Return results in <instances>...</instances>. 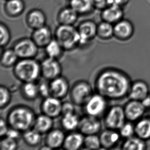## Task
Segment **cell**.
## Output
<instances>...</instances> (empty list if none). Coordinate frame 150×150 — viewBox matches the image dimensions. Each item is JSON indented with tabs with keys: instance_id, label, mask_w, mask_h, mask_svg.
I'll return each mask as SVG.
<instances>
[{
	"instance_id": "6da1fadb",
	"label": "cell",
	"mask_w": 150,
	"mask_h": 150,
	"mask_svg": "<svg viewBox=\"0 0 150 150\" xmlns=\"http://www.w3.org/2000/svg\"><path fill=\"white\" fill-rule=\"evenodd\" d=\"M131 85L130 78L126 73L111 68L103 69L95 80L96 91L107 100L125 98L129 94Z\"/></svg>"
},
{
	"instance_id": "7a4b0ae2",
	"label": "cell",
	"mask_w": 150,
	"mask_h": 150,
	"mask_svg": "<svg viewBox=\"0 0 150 150\" xmlns=\"http://www.w3.org/2000/svg\"><path fill=\"white\" fill-rule=\"evenodd\" d=\"M36 116L31 108L27 105H18L9 111L6 120L9 127L23 133L33 128Z\"/></svg>"
},
{
	"instance_id": "3957f363",
	"label": "cell",
	"mask_w": 150,
	"mask_h": 150,
	"mask_svg": "<svg viewBox=\"0 0 150 150\" xmlns=\"http://www.w3.org/2000/svg\"><path fill=\"white\" fill-rule=\"evenodd\" d=\"M13 73L23 83L35 82L41 76V64L34 59H21L14 65Z\"/></svg>"
},
{
	"instance_id": "277c9868",
	"label": "cell",
	"mask_w": 150,
	"mask_h": 150,
	"mask_svg": "<svg viewBox=\"0 0 150 150\" xmlns=\"http://www.w3.org/2000/svg\"><path fill=\"white\" fill-rule=\"evenodd\" d=\"M54 38L65 51L73 50L80 45L79 33L73 25H59L55 30Z\"/></svg>"
},
{
	"instance_id": "5b68a950",
	"label": "cell",
	"mask_w": 150,
	"mask_h": 150,
	"mask_svg": "<svg viewBox=\"0 0 150 150\" xmlns=\"http://www.w3.org/2000/svg\"><path fill=\"white\" fill-rule=\"evenodd\" d=\"M69 93L71 101L79 106H83L93 94L91 84L83 80L73 84Z\"/></svg>"
},
{
	"instance_id": "8992f818",
	"label": "cell",
	"mask_w": 150,
	"mask_h": 150,
	"mask_svg": "<svg viewBox=\"0 0 150 150\" xmlns=\"http://www.w3.org/2000/svg\"><path fill=\"white\" fill-rule=\"evenodd\" d=\"M83 106L86 115L100 118L105 115L107 111V99L96 92Z\"/></svg>"
},
{
	"instance_id": "52a82bcc",
	"label": "cell",
	"mask_w": 150,
	"mask_h": 150,
	"mask_svg": "<svg viewBox=\"0 0 150 150\" xmlns=\"http://www.w3.org/2000/svg\"><path fill=\"white\" fill-rule=\"evenodd\" d=\"M126 119L124 108L116 105L107 110L104 115L103 121L106 128L119 130L125 124Z\"/></svg>"
},
{
	"instance_id": "ba28073f",
	"label": "cell",
	"mask_w": 150,
	"mask_h": 150,
	"mask_svg": "<svg viewBox=\"0 0 150 150\" xmlns=\"http://www.w3.org/2000/svg\"><path fill=\"white\" fill-rule=\"evenodd\" d=\"M12 48L19 59H34L38 53L39 47L31 38H24L16 41Z\"/></svg>"
},
{
	"instance_id": "9c48e42d",
	"label": "cell",
	"mask_w": 150,
	"mask_h": 150,
	"mask_svg": "<svg viewBox=\"0 0 150 150\" xmlns=\"http://www.w3.org/2000/svg\"><path fill=\"white\" fill-rule=\"evenodd\" d=\"M41 76L44 79L51 81L61 76L62 67L58 59L47 57L40 63Z\"/></svg>"
},
{
	"instance_id": "30bf717a",
	"label": "cell",
	"mask_w": 150,
	"mask_h": 150,
	"mask_svg": "<svg viewBox=\"0 0 150 150\" xmlns=\"http://www.w3.org/2000/svg\"><path fill=\"white\" fill-rule=\"evenodd\" d=\"M62 105L61 99L51 96L43 98L41 104V111L54 119L62 115Z\"/></svg>"
},
{
	"instance_id": "8fae6325",
	"label": "cell",
	"mask_w": 150,
	"mask_h": 150,
	"mask_svg": "<svg viewBox=\"0 0 150 150\" xmlns=\"http://www.w3.org/2000/svg\"><path fill=\"white\" fill-rule=\"evenodd\" d=\"M101 129V123L98 118L86 115L81 118L78 130L85 136L99 133Z\"/></svg>"
},
{
	"instance_id": "7c38bea8",
	"label": "cell",
	"mask_w": 150,
	"mask_h": 150,
	"mask_svg": "<svg viewBox=\"0 0 150 150\" xmlns=\"http://www.w3.org/2000/svg\"><path fill=\"white\" fill-rule=\"evenodd\" d=\"M97 26L92 20L84 21L79 25L77 29L80 37V45H85L97 36Z\"/></svg>"
},
{
	"instance_id": "4fadbf2b",
	"label": "cell",
	"mask_w": 150,
	"mask_h": 150,
	"mask_svg": "<svg viewBox=\"0 0 150 150\" xmlns=\"http://www.w3.org/2000/svg\"><path fill=\"white\" fill-rule=\"evenodd\" d=\"M51 96L63 99L70 92V85L68 79L63 76H60L49 81Z\"/></svg>"
},
{
	"instance_id": "5bb4252c",
	"label": "cell",
	"mask_w": 150,
	"mask_h": 150,
	"mask_svg": "<svg viewBox=\"0 0 150 150\" xmlns=\"http://www.w3.org/2000/svg\"><path fill=\"white\" fill-rule=\"evenodd\" d=\"M134 27L130 21L122 18L114 24V37L121 41H127L134 34Z\"/></svg>"
},
{
	"instance_id": "9a60e30c",
	"label": "cell",
	"mask_w": 150,
	"mask_h": 150,
	"mask_svg": "<svg viewBox=\"0 0 150 150\" xmlns=\"http://www.w3.org/2000/svg\"><path fill=\"white\" fill-rule=\"evenodd\" d=\"M124 108L126 119L130 122L139 120L144 114L146 110L142 101L132 100L126 104Z\"/></svg>"
},
{
	"instance_id": "2e32d148",
	"label": "cell",
	"mask_w": 150,
	"mask_h": 150,
	"mask_svg": "<svg viewBox=\"0 0 150 150\" xmlns=\"http://www.w3.org/2000/svg\"><path fill=\"white\" fill-rule=\"evenodd\" d=\"M31 38L39 48H45L53 39L52 31L45 25L33 30Z\"/></svg>"
},
{
	"instance_id": "e0dca14e",
	"label": "cell",
	"mask_w": 150,
	"mask_h": 150,
	"mask_svg": "<svg viewBox=\"0 0 150 150\" xmlns=\"http://www.w3.org/2000/svg\"><path fill=\"white\" fill-rule=\"evenodd\" d=\"M47 18L45 13L39 9H33L28 12L26 16V23L29 28L33 30L46 25Z\"/></svg>"
},
{
	"instance_id": "ac0fdd59",
	"label": "cell",
	"mask_w": 150,
	"mask_h": 150,
	"mask_svg": "<svg viewBox=\"0 0 150 150\" xmlns=\"http://www.w3.org/2000/svg\"><path fill=\"white\" fill-rule=\"evenodd\" d=\"M99 137L101 147L105 149H110L117 144L121 136L117 130L107 128L100 133Z\"/></svg>"
},
{
	"instance_id": "d6986e66",
	"label": "cell",
	"mask_w": 150,
	"mask_h": 150,
	"mask_svg": "<svg viewBox=\"0 0 150 150\" xmlns=\"http://www.w3.org/2000/svg\"><path fill=\"white\" fill-rule=\"evenodd\" d=\"M65 135L63 130L59 129H52L46 134L45 144L51 149H58L63 147Z\"/></svg>"
},
{
	"instance_id": "ffe728a7",
	"label": "cell",
	"mask_w": 150,
	"mask_h": 150,
	"mask_svg": "<svg viewBox=\"0 0 150 150\" xmlns=\"http://www.w3.org/2000/svg\"><path fill=\"white\" fill-rule=\"evenodd\" d=\"M124 16L123 8L113 4L102 10L100 16L102 21L114 24L124 18Z\"/></svg>"
},
{
	"instance_id": "44dd1931",
	"label": "cell",
	"mask_w": 150,
	"mask_h": 150,
	"mask_svg": "<svg viewBox=\"0 0 150 150\" xmlns=\"http://www.w3.org/2000/svg\"><path fill=\"white\" fill-rule=\"evenodd\" d=\"M79 14L71 6L63 8L57 14V21L59 25H73L77 22Z\"/></svg>"
},
{
	"instance_id": "7402d4cb",
	"label": "cell",
	"mask_w": 150,
	"mask_h": 150,
	"mask_svg": "<svg viewBox=\"0 0 150 150\" xmlns=\"http://www.w3.org/2000/svg\"><path fill=\"white\" fill-rule=\"evenodd\" d=\"M25 9L23 0H6L4 5V11L7 16L17 18L20 16Z\"/></svg>"
},
{
	"instance_id": "603a6c76",
	"label": "cell",
	"mask_w": 150,
	"mask_h": 150,
	"mask_svg": "<svg viewBox=\"0 0 150 150\" xmlns=\"http://www.w3.org/2000/svg\"><path fill=\"white\" fill-rule=\"evenodd\" d=\"M85 135L81 132H71L66 135L63 148L66 150H78L83 147Z\"/></svg>"
},
{
	"instance_id": "cb8c5ba5",
	"label": "cell",
	"mask_w": 150,
	"mask_h": 150,
	"mask_svg": "<svg viewBox=\"0 0 150 150\" xmlns=\"http://www.w3.org/2000/svg\"><path fill=\"white\" fill-rule=\"evenodd\" d=\"M149 88L144 81H138L132 83L128 96L132 100L142 101L149 96Z\"/></svg>"
},
{
	"instance_id": "d4e9b609",
	"label": "cell",
	"mask_w": 150,
	"mask_h": 150,
	"mask_svg": "<svg viewBox=\"0 0 150 150\" xmlns=\"http://www.w3.org/2000/svg\"><path fill=\"white\" fill-rule=\"evenodd\" d=\"M53 118L45 114L37 116L33 128L42 134H47L52 130L54 125Z\"/></svg>"
},
{
	"instance_id": "484cf974",
	"label": "cell",
	"mask_w": 150,
	"mask_h": 150,
	"mask_svg": "<svg viewBox=\"0 0 150 150\" xmlns=\"http://www.w3.org/2000/svg\"><path fill=\"white\" fill-rule=\"evenodd\" d=\"M80 119L75 112L64 114L61 118V126L66 131L73 132L78 129Z\"/></svg>"
},
{
	"instance_id": "4316f807",
	"label": "cell",
	"mask_w": 150,
	"mask_h": 150,
	"mask_svg": "<svg viewBox=\"0 0 150 150\" xmlns=\"http://www.w3.org/2000/svg\"><path fill=\"white\" fill-rule=\"evenodd\" d=\"M20 90L22 96L27 100H34L40 96L38 84L35 82L23 83Z\"/></svg>"
},
{
	"instance_id": "83f0119b",
	"label": "cell",
	"mask_w": 150,
	"mask_h": 150,
	"mask_svg": "<svg viewBox=\"0 0 150 150\" xmlns=\"http://www.w3.org/2000/svg\"><path fill=\"white\" fill-rule=\"evenodd\" d=\"M70 6L79 15L89 14L94 9L93 0H70Z\"/></svg>"
},
{
	"instance_id": "f1b7e54d",
	"label": "cell",
	"mask_w": 150,
	"mask_h": 150,
	"mask_svg": "<svg viewBox=\"0 0 150 150\" xmlns=\"http://www.w3.org/2000/svg\"><path fill=\"white\" fill-rule=\"evenodd\" d=\"M22 137L24 142L31 147L39 146L42 142V134L33 128L23 132Z\"/></svg>"
},
{
	"instance_id": "f546056e",
	"label": "cell",
	"mask_w": 150,
	"mask_h": 150,
	"mask_svg": "<svg viewBox=\"0 0 150 150\" xmlns=\"http://www.w3.org/2000/svg\"><path fill=\"white\" fill-rule=\"evenodd\" d=\"M135 134L143 140L150 139V118L139 120L135 126Z\"/></svg>"
},
{
	"instance_id": "4dcf8cb0",
	"label": "cell",
	"mask_w": 150,
	"mask_h": 150,
	"mask_svg": "<svg viewBox=\"0 0 150 150\" xmlns=\"http://www.w3.org/2000/svg\"><path fill=\"white\" fill-rule=\"evenodd\" d=\"M18 56L13 48L5 49L1 53V65L4 68L14 67L18 62Z\"/></svg>"
},
{
	"instance_id": "1f68e13d",
	"label": "cell",
	"mask_w": 150,
	"mask_h": 150,
	"mask_svg": "<svg viewBox=\"0 0 150 150\" xmlns=\"http://www.w3.org/2000/svg\"><path fill=\"white\" fill-rule=\"evenodd\" d=\"M97 36L103 40H107L114 37V24L102 21L97 26Z\"/></svg>"
},
{
	"instance_id": "d6a6232c",
	"label": "cell",
	"mask_w": 150,
	"mask_h": 150,
	"mask_svg": "<svg viewBox=\"0 0 150 150\" xmlns=\"http://www.w3.org/2000/svg\"><path fill=\"white\" fill-rule=\"evenodd\" d=\"M45 49L46 53L48 57L57 59L62 57L65 51L61 44L55 39L52 40L45 47Z\"/></svg>"
},
{
	"instance_id": "836d02e7",
	"label": "cell",
	"mask_w": 150,
	"mask_h": 150,
	"mask_svg": "<svg viewBox=\"0 0 150 150\" xmlns=\"http://www.w3.org/2000/svg\"><path fill=\"white\" fill-rule=\"evenodd\" d=\"M146 148L145 140L137 136L126 139L122 145V149L126 150H144Z\"/></svg>"
},
{
	"instance_id": "e575fe53",
	"label": "cell",
	"mask_w": 150,
	"mask_h": 150,
	"mask_svg": "<svg viewBox=\"0 0 150 150\" xmlns=\"http://www.w3.org/2000/svg\"><path fill=\"white\" fill-rule=\"evenodd\" d=\"M83 147L88 150H98L101 148L99 135L97 134L85 136Z\"/></svg>"
},
{
	"instance_id": "d590c367",
	"label": "cell",
	"mask_w": 150,
	"mask_h": 150,
	"mask_svg": "<svg viewBox=\"0 0 150 150\" xmlns=\"http://www.w3.org/2000/svg\"><path fill=\"white\" fill-rule=\"evenodd\" d=\"M11 100V94L10 90L5 86L0 87V108L3 109L10 103Z\"/></svg>"
},
{
	"instance_id": "8d00e7d4",
	"label": "cell",
	"mask_w": 150,
	"mask_h": 150,
	"mask_svg": "<svg viewBox=\"0 0 150 150\" xmlns=\"http://www.w3.org/2000/svg\"><path fill=\"white\" fill-rule=\"evenodd\" d=\"M1 32V41L0 44L1 48H4L8 45L11 40V33L8 27L3 23L0 24Z\"/></svg>"
},
{
	"instance_id": "74e56055",
	"label": "cell",
	"mask_w": 150,
	"mask_h": 150,
	"mask_svg": "<svg viewBox=\"0 0 150 150\" xmlns=\"http://www.w3.org/2000/svg\"><path fill=\"white\" fill-rule=\"evenodd\" d=\"M18 144L17 140L7 136L1 138L0 148L1 150H16L18 149Z\"/></svg>"
},
{
	"instance_id": "f35d334b",
	"label": "cell",
	"mask_w": 150,
	"mask_h": 150,
	"mask_svg": "<svg viewBox=\"0 0 150 150\" xmlns=\"http://www.w3.org/2000/svg\"><path fill=\"white\" fill-rule=\"evenodd\" d=\"M119 131L121 137L127 139L133 136L135 133V126L130 122H125Z\"/></svg>"
},
{
	"instance_id": "ab89813d",
	"label": "cell",
	"mask_w": 150,
	"mask_h": 150,
	"mask_svg": "<svg viewBox=\"0 0 150 150\" xmlns=\"http://www.w3.org/2000/svg\"><path fill=\"white\" fill-rule=\"evenodd\" d=\"M38 84L39 96L43 98L51 96L50 88L49 81L44 79V81H41Z\"/></svg>"
},
{
	"instance_id": "60d3db41",
	"label": "cell",
	"mask_w": 150,
	"mask_h": 150,
	"mask_svg": "<svg viewBox=\"0 0 150 150\" xmlns=\"http://www.w3.org/2000/svg\"><path fill=\"white\" fill-rule=\"evenodd\" d=\"M94 8L103 10L114 4V0H93Z\"/></svg>"
},
{
	"instance_id": "b9f144b4",
	"label": "cell",
	"mask_w": 150,
	"mask_h": 150,
	"mask_svg": "<svg viewBox=\"0 0 150 150\" xmlns=\"http://www.w3.org/2000/svg\"><path fill=\"white\" fill-rule=\"evenodd\" d=\"M75 104L72 101H66L63 103L62 115L66 114L75 113Z\"/></svg>"
},
{
	"instance_id": "7bdbcfd3",
	"label": "cell",
	"mask_w": 150,
	"mask_h": 150,
	"mask_svg": "<svg viewBox=\"0 0 150 150\" xmlns=\"http://www.w3.org/2000/svg\"><path fill=\"white\" fill-rule=\"evenodd\" d=\"M22 133H23L22 132H20V131L9 127L5 136L18 140L20 138L21 136L22 135Z\"/></svg>"
},
{
	"instance_id": "ee69618b",
	"label": "cell",
	"mask_w": 150,
	"mask_h": 150,
	"mask_svg": "<svg viewBox=\"0 0 150 150\" xmlns=\"http://www.w3.org/2000/svg\"><path fill=\"white\" fill-rule=\"evenodd\" d=\"M9 129V126L6 120L3 118H1L0 120V135L1 137H3L6 136V133Z\"/></svg>"
},
{
	"instance_id": "f6af8a7d",
	"label": "cell",
	"mask_w": 150,
	"mask_h": 150,
	"mask_svg": "<svg viewBox=\"0 0 150 150\" xmlns=\"http://www.w3.org/2000/svg\"><path fill=\"white\" fill-rule=\"evenodd\" d=\"M130 0H114V4L123 8L128 4Z\"/></svg>"
},
{
	"instance_id": "bcb514c9",
	"label": "cell",
	"mask_w": 150,
	"mask_h": 150,
	"mask_svg": "<svg viewBox=\"0 0 150 150\" xmlns=\"http://www.w3.org/2000/svg\"><path fill=\"white\" fill-rule=\"evenodd\" d=\"M142 105L146 108H150V96H148L142 100Z\"/></svg>"
},
{
	"instance_id": "7dc6e473",
	"label": "cell",
	"mask_w": 150,
	"mask_h": 150,
	"mask_svg": "<svg viewBox=\"0 0 150 150\" xmlns=\"http://www.w3.org/2000/svg\"><path fill=\"white\" fill-rule=\"evenodd\" d=\"M40 149H41V150H51V149L47 146V145H46V144L44 145V146H41Z\"/></svg>"
},
{
	"instance_id": "c3c4849f",
	"label": "cell",
	"mask_w": 150,
	"mask_h": 150,
	"mask_svg": "<svg viewBox=\"0 0 150 150\" xmlns=\"http://www.w3.org/2000/svg\"><path fill=\"white\" fill-rule=\"evenodd\" d=\"M149 116H150V112H149Z\"/></svg>"
},
{
	"instance_id": "681fc988",
	"label": "cell",
	"mask_w": 150,
	"mask_h": 150,
	"mask_svg": "<svg viewBox=\"0 0 150 150\" xmlns=\"http://www.w3.org/2000/svg\"><path fill=\"white\" fill-rule=\"evenodd\" d=\"M5 1H6V0H5Z\"/></svg>"
}]
</instances>
